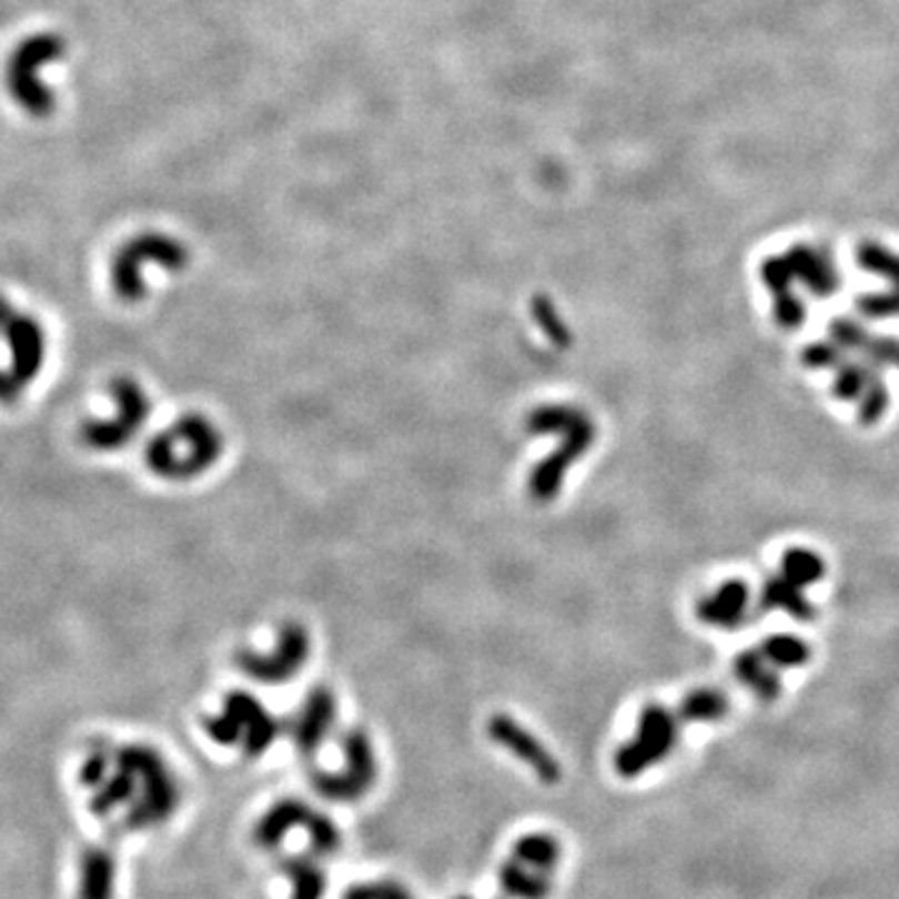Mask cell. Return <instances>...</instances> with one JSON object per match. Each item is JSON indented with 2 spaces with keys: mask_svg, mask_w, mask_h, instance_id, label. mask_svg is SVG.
Listing matches in <instances>:
<instances>
[{
  "mask_svg": "<svg viewBox=\"0 0 899 899\" xmlns=\"http://www.w3.org/2000/svg\"><path fill=\"white\" fill-rule=\"evenodd\" d=\"M78 782L88 789V807L98 822H110L108 837L145 832L165 825L183 802L180 779L163 752L145 743H88L78 762Z\"/></svg>",
  "mask_w": 899,
  "mask_h": 899,
  "instance_id": "6da1fadb",
  "label": "cell"
},
{
  "mask_svg": "<svg viewBox=\"0 0 899 899\" xmlns=\"http://www.w3.org/2000/svg\"><path fill=\"white\" fill-rule=\"evenodd\" d=\"M55 357L50 320L0 290V413H16L46 383Z\"/></svg>",
  "mask_w": 899,
  "mask_h": 899,
  "instance_id": "7a4b0ae2",
  "label": "cell"
},
{
  "mask_svg": "<svg viewBox=\"0 0 899 899\" xmlns=\"http://www.w3.org/2000/svg\"><path fill=\"white\" fill-rule=\"evenodd\" d=\"M150 420L153 395L148 385L133 373H115L95 387L88 407L78 415L73 440L83 455L108 459L138 445Z\"/></svg>",
  "mask_w": 899,
  "mask_h": 899,
  "instance_id": "3957f363",
  "label": "cell"
},
{
  "mask_svg": "<svg viewBox=\"0 0 899 899\" xmlns=\"http://www.w3.org/2000/svg\"><path fill=\"white\" fill-rule=\"evenodd\" d=\"M225 453L220 427L203 413H183L155 430L143 445V465L168 485H188L205 477Z\"/></svg>",
  "mask_w": 899,
  "mask_h": 899,
  "instance_id": "277c9868",
  "label": "cell"
},
{
  "mask_svg": "<svg viewBox=\"0 0 899 899\" xmlns=\"http://www.w3.org/2000/svg\"><path fill=\"white\" fill-rule=\"evenodd\" d=\"M527 430L535 435H557V447L529 473V495L549 503L565 485V477L595 443V423L585 410L573 405H543L529 413Z\"/></svg>",
  "mask_w": 899,
  "mask_h": 899,
  "instance_id": "5b68a950",
  "label": "cell"
},
{
  "mask_svg": "<svg viewBox=\"0 0 899 899\" xmlns=\"http://www.w3.org/2000/svg\"><path fill=\"white\" fill-rule=\"evenodd\" d=\"M190 253L180 240L165 233H140L120 245L108 265V287L120 305L135 307L150 295L148 270L180 273L188 267Z\"/></svg>",
  "mask_w": 899,
  "mask_h": 899,
  "instance_id": "8992f818",
  "label": "cell"
},
{
  "mask_svg": "<svg viewBox=\"0 0 899 899\" xmlns=\"http://www.w3.org/2000/svg\"><path fill=\"white\" fill-rule=\"evenodd\" d=\"M802 363L812 370H832V393L837 400L852 403L862 425H877L889 407V390L879 367L865 357H852L832 340H819L802 350Z\"/></svg>",
  "mask_w": 899,
  "mask_h": 899,
  "instance_id": "52a82bcc",
  "label": "cell"
},
{
  "mask_svg": "<svg viewBox=\"0 0 899 899\" xmlns=\"http://www.w3.org/2000/svg\"><path fill=\"white\" fill-rule=\"evenodd\" d=\"M205 735L215 745L240 747L248 757H260L280 735V723L248 693H228L218 713L203 719Z\"/></svg>",
  "mask_w": 899,
  "mask_h": 899,
  "instance_id": "ba28073f",
  "label": "cell"
},
{
  "mask_svg": "<svg viewBox=\"0 0 899 899\" xmlns=\"http://www.w3.org/2000/svg\"><path fill=\"white\" fill-rule=\"evenodd\" d=\"M65 55V40L55 33H38L26 38L20 43L8 63V88L16 103L26 110V113L36 118H46L53 113L55 95L50 90L40 70L46 65L55 63L58 58Z\"/></svg>",
  "mask_w": 899,
  "mask_h": 899,
  "instance_id": "9c48e42d",
  "label": "cell"
},
{
  "mask_svg": "<svg viewBox=\"0 0 899 899\" xmlns=\"http://www.w3.org/2000/svg\"><path fill=\"white\" fill-rule=\"evenodd\" d=\"M683 719L663 705H647L637 717V733L615 752V769L625 779L647 772L673 755Z\"/></svg>",
  "mask_w": 899,
  "mask_h": 899,
  "instance_id": "30bf717a",
  "label": "cell"
},
{
  "mask_svg": "<svg viewBox=\"0 0 899 899\" xmlns=\"http://www.w3.org/2000/svg\"><path fill=\"white\" fill-rule=\"evenodd\" d=\"M340 747H343L345 757L343 769H337V772H315L313 789L327 802L353 805L360 802L377 782V757L373 739L363 727L347 729L340 739Z\"/></svg>",
  "mask_w": 899,
  "mask_h": 899,
  "instance_id": "8fae6325",
  "label": "cell"
},
{
  "mask_svg": "<svg viewBox=\"0 0 899 899\" xmlns=\"http://www.w3.org/2000/svg\"><path fill=\"white\" fill-rule=\"evenodd\" d=\"M310 655L307 629L297 623L283 625L277 635V645L270 653H253L243 649L238 653V667L243 673L263 685H283L290 683L300 669L305 667Z\"/></svg>",
  "mask_w": 899,
  "mask_h": 899,
  "instance_id": "7c38bea8",
  "label": "cell"
},
{
  "mask_svg": "<svg viewBox=\"0 0 899 899\" xmlns=\"http://www.w3.org/2000/svg\"><path fill=\"white\" fill-rule=\"evenodd\" d=\"M487 735L495 745L505 747L509 755H515L519 762H525L533 772L543 779L545 785H557L563 777V767L555 755L529 733L527 727L515 723L509 715H493L487 723Z\"/></svg>",
  "mask_w": 899,
  "mask_h": 899,
  "instance_id": "4fadbf2b",
  "label": "cell"
},
{
  "mask_svg": "<svg viewBox=\"0 0 899 899\" xmlns=\"http://www.w3.org/2000/svg\"><path fill=\"white\" fill-rule=\"evenodd\" d=\"M337 717V703L335 695L327 687H315L313 693L305 697L303 707L290 723V737L293 745L303 757H313L320 747L325 745L327 735L333 733Z\"/></svg>",
  "mask_w": 899,
  "mask_h": 899,
  "instance_id": "5bb4252c",
  "label": "cell"
},
{
  "mask_svg": "<svg viewBox=\"0 0 899 899\" xmlns=\"http://www.w3.org/2000/svg\"><path fill=\"white\" fill-rule=\"evenodd\" d=\"M829 340L835 345L849 350L865 357L867 363L882 367L899 370V340L897 337H882L872 335L867 327H862L849 317H835L829 325Z\"/></svg>",
  "mask_w": 899,
  "mask_h": 899,
  "instance_id": "9a60e30c",
  "label": "cell"
},
{
  "mask_svg": "<svg viewBox=\"0 0 899 899\" xmlns=\"http://www.w3.org/2000/svg\"><path fill=\"white\" fill-rule=\"evenodd\" d=\"M749 603H752V593H749V585L745 579H727V583L713 589L709 595L699 597L695 615L705 625L719 629H737L745 625Z\"/></svg>",
  "mask_w": 899,
  "mask_h": 899,
  "instance_id": "2e32d148",
  "label": "cell"
},
{
  "mask_svg": "<svg viewBox=\"0 0 899 899\" xmlns=\"http://www.w3.org/2000/svg\"><path fill=\"white\" fill-rule=\"evenodd\" d=\"M857 263L869 270V273L885 275L889 280V285H892L887 293L857 297L859 313L865 317L899 315V257L887 253V250L879 245H862V250L857 253Z\"/></svg>",
  "mask_w": 899,
  "mask_h": 899,
  "instance_id": "e0dca14e",
  "label": "cell"
},
{
  "mask_svg": "<svg viewBox=\"0 0 899 899\" xmlns=\"http://www.w3.org/2000/svg\"><path fill=\"white\" fill-rule=\"evenodd\" d=\"M762 280L772 293L775 323L785 330H797L805 323V303L795 293V275L787 257H769L762 265Z\"/></svg>",
  "mask_w": 899,
  "mask_h": 899,
  "instance_id": "ac0fdd59",
  "label": "cell"
},
{
  "mask_svg": "<svg viewBox=\"0 0 899 899\" xmlns=\"http://www.w3.org/2000/svg\"><path fill=\"white\" fill-rule=\"evenodd\" d=\"M310 807L303 799L285 797L267 807V812L257 819L253 827V842L260 849H277L283 839L293 832L295 827H303L310 815Z\"/></svg>",
  "mask_w": 899,
  "mask_h": 899,
  "instance_id": "d6986e66",
  "label": "cell"
},
{
  "mask_svg": "<svg viewBox=\"0 0 899 899\" xmlns=\"http://www.w3.org/2000/svg\"><path fill=\"white\" fill-rule=\"evenodd\" d=\"M115 857L110 845L88 847L80 857L78 899H115Z\"/></svg>",
  "mask_w": 899,
  "mask_h": 899,
  "instance_id": "ffe728a7",
  "label": "cell"
},
{
  "mask_svg": "<svg viewBox=\"0 0 899 899\" xmlns=\"http://www.w3.org/2000/svg\"><path fill=\"white\" fill-rule=\"evenodd\" d=\"M787 263L792 267L795 283H802L807 287V293H812L817 297L832 295L839 285L835 265L829 263V257L825 253H817L812 248H795L792 253L787 255Z\"/></svg>",
  "mask_w": 899,
  "mask_h": 899,
  "instance_id": "44dd1931",
  "label": "cell"
},
{
  "mask_svg": "<svg viewBox=\"0 0 899 899\" xmlns=\"http://www.w3.org/2000/svg\"><path fill=\"white\" fill-rule=\"evenodd\" d=\"M772 609H782V613L792 615L799 623H809L815 617V607L809 605V599L805 597V589L797 587L795 583H789L785 575H769L765 579L762 589H759L757 599V615L772 613Z\"/></svg>",
  "mask_w": 899,
  "mask_h": 899,
  "instance_id": "7402d4cb",
  "label": "cell"
},
{
  "mask_svg": "<svg viewBox=\"0 0 899 899\" xmlns=\"http://www.w3.org/2000/svg\"><path fill=\"white\" fill-rule=\"evenodd\" d=\"M735 677L737 683H743L749 693L762 703H775L782 693V683H779L777 669L767 663L759 649H745L735 657Z\"/></svg>",
  "mask_w": 899,
  "mask_h": 899,
  "instance_id": "603a6c76",
  "label": "cell"
},
{
  "mask_svg": "<svg viewBox=\"0 0 899 899\" xmlns=\"http://www.w3.org/2000/svg\"><path fill=\"white\" fill-rule=\"evenodd\" d=\"M497 882L509 899H547L553 892V877L529 869L513 857L497 867Z\"/></svg>",
  "mask_w": 899,
  "mask_h": 899,
  "instance_id": "cb8c5ba5",
  "label": "cell"
},
{
  "mask_svg": "<svg viewBox=\"0 0 899 899\" xmlns=\"http://www.w3.org/2000/svg\"><path fill=\"white\" fill-rule=\"evenodd\" d=\"M283 875L290 882V899H323L327 889V875L315 855H293L283 865Z\"/></svg>",
  "mask_w": 899,
  "mask_h": 899,
  "instance_id": "d4e9b609",
  "label": "cell"
},
{
  "mask_svg": "<svg viewBox=\"0 0 899 899\" xmlns=\"http://www.w3.org/2000/svg\"><path fill=\"white\" fill-rule=\"evenodd\" d=\"M509 857L523 862L529 869H537V872L553 877L557 865L563 862V845H559V839L555 835L527 832L515 839L513 855Z\"/></svg>",
  "mask_w": 899,
  "mask_h": 899,
  "instance_id": "484cf974",
  "label": "cell"
},
{
  "mask_svg": "<svg viewBox=\"0 0 899 899\" xmlns=\"http://www.w3.org/2000/svg\"><path fill=\"white\" fill-rule=\"evenodd\" d=\"M729 713V697L723 689L703 687L689 693L683 703H679L677 715L683 723H717Z\"/></svg>",
  "mask_w": 899,
  "mask_h": 899,
  "instance_id": "4316f807",
  "label": "cell"
},
{
  "mask_svg": "<svg viewBox=\"0 0 899 899\" xmlns=\"http://www.w3.org/2000/svg\"><path fill=\"white\" fill-rule=\"evenodd\" d=\"M757 649L775 669L802 667L809 663V657H812V649H809V645L802 637H795V635H769Z\"/></svg>",
  "mask_w": 899,
  "mask_h": 899,
  "instance_id": "83f0119b",
  "label": "cell"
},
{
  "mask_svg": "<svg viewBox=\"0 0 899 899\" xmlns=\"http://www.w3.org/2000/svg\"><path fill=\"white\" fill-rule=\"evenodd\" d=\"M779 575H785L789 583H795L797 587H809L822 579L825 575V559L819 557L812 549H805V547H795V549H787L779 559Z\"/></svg>",
  "mask_w": 899,
  "mask_h": 899,
  "instance_id": "f1b7e54d",
  "label": "cell"
},
{
  "mask_svg": "<svg viewBox=\"0 0 899 899\" xmlns=\"http://www.w3.org/2000/svg\"><path fill=\"white\" fill-rule=\"evenodd\" d=\"M303 829L307 832L310 855H315L317 859L333 857L343 845V832H340L337 825L327 815L315 812V809H310Z\"/></svg>",
  "mask_w": 899,
  "mask_h": 899,
  "instance_id": "f546056e",
  "label": "cell"
},
{
  "mask_svg": "<svg viewBox=\"0 0 899 899\" xmlns=\"http://www.w3.org/2000/svg\"><path fill=\"white\" fill-rule=\"evenodd\" d=\"M533 317H535L537 327L543 330L549 343L557 345V347H567L569 345V327L565 325V320L559 317L557 307L549 303L547 297H535L533 300Z\"/></svg>",
  "mask_w": 899,
  "mask_h": 899,
  "instance_id": "4dcf8cb0",
  "label": "cell"
},
{
  "mask_svg": "<svg viewBox=\"0 0 899 899\" xmlns=\"http://www.w3.org/2000/svg\"><path fill=\"white\" fill-rule=\"evenodd\" d=\"M343 899H415V897L403 882H395V879H377V882L353 885Z\"/></svg>",
  "mask_w": 899,
  "mask_h": 899,
  "instance_id": "1f68e13d",
  "label": "cell"
},
{
  "mask_svg": "<svg viewBox=\"0 0 899 899\" xmlns=\"http://www.w3.org/2000/svg\"><path fill=\"white\" fill-rule=\"evenodd\" d=\"M455 899H473V897H455Z\"/></svg>",
  "mask_w": 899,
  "mask_h": 899,
  "instance_id": "d6a6232c",
  "label": "cell"
}]
</instances>
